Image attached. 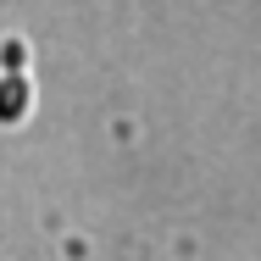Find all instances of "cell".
Returning a JSON list of instances; mask_svg holds the SVG:
<instances>
[{"label":"cell","mask_w":261,"mask_h":261,"mask_svg":"<svg viewBox=\"0 0 261 261\" xmlns=\"http://www.w3.org/2000/svg\"><path fill=\"white\" fill-rule=\"evenodd\" d=\"M34 100H39V89L28 72H0V128H22L34 117Z\"/></svg>","instance_id":"1"},{"label":"cell","mask_w":261,"mask_h":261,"mask_svg":"<svg viewBox=\"0 0 261 261\" xmlns=\"http://www.w3.org/2000/svg\"><path fill=\"white\" fill-rule=\"evenodd\" d=\"M0 72H28V39H0Z\"/></svg>","instance_id":"2"}]
</instances>
